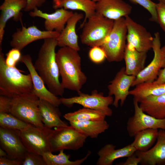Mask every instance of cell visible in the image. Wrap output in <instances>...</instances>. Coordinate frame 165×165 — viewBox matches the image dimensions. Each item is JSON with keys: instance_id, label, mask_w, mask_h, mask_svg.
Masks as SVG:
<instances>
[{"instance_id": "obj_1", "label": "cell", "mask_w": 165, "mask_h": 165, "mask_svg": "<svg viewBox=\"0 0 165 165\" xmlns=\"http://www.w3.org/2000/svg\"><path fill=\"white\" fill-rule=\"evenodd\" d=\"M56 38L45 39L34 66L48 89L56 96L62 97L64 90L59 79V69L56 60Z\"/></svg>"}, {"instance_id": "obj_2", "label": "cell", "mask_w": 165, "mask_h": 165, "mask_svg": "<svg viewBox=\"0 0 165 165\" xmlns=\"http://www.w3.org/2000/svg\"><path fill=\"white\" fill-rule=\"evenodd\" d=\"M56 57L63 88L77 93L81 91L87 77L82 71L78 51L68 46L61 47Z\"/></svg>"}, {"instance_id": "obj_3", "label": "cell", "mask_w": 165, "mask_h": 165, "mask_svg": "<svg viewBox=\"0 0 165 165\" xmlns=\"http://www.w3.org/2000/svg\"><path fill=\"white\" fill-rule=\"evenodd\" d=\"M33 84L29 73L24 74L16 66L9 67L0 50V95L11 98L32 93Z\"/></svg>"}, {"instance_id": "obj_4", "label": "cell", "mask_w": 165, "mask_h": 165, "mask_svg": "<svg viewBox=\"0 0 165 165\" xmlns=\"http://www.w3.org/2000/svg\"><path fill=\"white\" fill-rule=\"evenodd\" d=\"M39 101L33 93L15 97L12 98L9 113L28 124L43 127Z\"/></svg>"}, {"instance_id": "obj_5", "label": "cell", "mask_w": 165, "mask_h": 165, "mask_svg": "<svg viewBox=\"0 0 165 165\" xmlns=\"http://www.w3.org/2000/svg\"><path fill=\"white\" fill-rule=\"evenodd\" d=\"M114 22L96 12L82 27L80 36L82 43L91 47L101 46L108 38Z\"/></svg>"}, {"instance_id": "obj_6", "label": "cell", "mask_w": 165, "mask_h": 165, "mask_svg": "<svg viewBox=\"0 0 165 165\" xmlns=\"http://www.w3.org/2000/svg\"><path fill=\"white\" fill-rule=\"evenodd\" d=\"M127 28L125 17L114 21L112 30L105 42L100 46L109 62H120L124 58L127 44Z\"/></svg>"}, {"instance_id": "obj_7", "label": "cell", "mask_w": 165, "mask_h": 165, "mask_svg": "<svg viewBox=\"0 0 165 165\" xmlns=\"http://www.w3.org/2000/svg\"><path fill=\"white\" fill-rule=\"evenodd\" d=\"M53 130L30 124L19 130L20 139L27 151L42 155L51 152L50 138Z\"/></svg>"}, {"instance_id": "obj_8", "label": "cell", "mask_w": 165, "mask_h": 165, "mask_svg": "<svg viewBox=\"0 0 165 165\" xmlns=\"http://www.w3.org/2000/svg\"><path fill=\"white\" fill-rule=\"evenodd\" d=\"M87 138L71 125L56 127L50 138L51 152L78 150L83 146Z\"/></svg>"}, {"instance_id": "obj_9", "label": "cell", "mask_w": 165, "mask_h": 165, "mask_svg": "<svg viewBox=\"0 0 165 165\" xmlns=\"http://www.w3.org/2000/svg\"><path fill=\"white\" fill-rule=\"evenodd\" d=\"M78 95L69 98L61 97L60 100L61 104L71 108L74 104H77L83 107L96 110L104 113L107 116H111L112 110L109 106L112 104L114 99L112 96H105L102 93L97 90L92 91L90 94L80 91Z\"/></svg>"}, {"instance_id": "obj_10", "label": "cell", "mask_w": 165, "mask_h": 165, "mask_svg": "<svg viewBox=\"0 0 165 165\" xmlns=\"http://www.w3.org/2000/svg\"><path fill=\"white\" fill-rule=\"evenodd\" d=\"M138 103L134 99V113L127 123V130L130 137H134L138 132L147 129L165 130V118L157 119L146 114L140 108Z\"/></svg>"}, {"instance_id": "obj_11", "label": "cell", "mask_w": 165, "mask_h": 165, "mask_svg": "<svg viewBox=\"0 0 165 165\" xmlns=\"http://www.w3.org/2000/svg\"><path fill=\"white\" fill-rule=\"evenodd\" d=\"M161 48L160 33L156 32L154 34L152 47L154 53L153 59L136 76L132 86L145 82H153L156 80L159 71L165 66V57Z\"/></svg>"}, {"instance_id": "obj_12", "label": "cell", "mask_w": 165, "mask_h": 165, "mask_svg": "<svg viewBox=\"0 0 165 165\" xmlns=\"http://www.w3.org/2000/svg\"><path fill=\"white\" fill-rule=\"evenodd\" d=\"M125 18L127 43L139 52L147 53L152 49L153 37L144 26L134 21L129 16Z\"/></svg>"}, {"instance_id": "obj_13", "label": "cell", "mask_w": 165, "mask_h": 165, "mask_svg": "<svg viewBox=\"0 0 165 165\" xmlns=\"http://www.w3.org/2000/svg\"><path fill=\"white\" fill-rule=\"evenodd\" d=\"M21 25V28L17 29L12 35L10 42L11 47L20 51L32 42L48 38H57L60 34L56 31H42L34 25L26 28L23 24Z\"/></svg>"}, {"instance_id": "obj_14", "label": "cell", "mask_w": 165, "mask_h": 165, "mask_svg": "<svg viewBox=\"0 0 165 165\" xmlns=\"http://www.w3.org/2000/svg\"><path fill=\"white\" fill-rule=\"evenodd\" d=\"M19 130L0 127V144L8 158L22 162L27 151L20 139Z\"/></svg>"}, {"instance_id": "obj_15", "label": "cell", "mask_w": 165, "mask_h": 165, "mask_svg": "<svg viewBox=\"0 0 165 165\" xmlns=\"http://www.w3.org/2000/svg\"><path fill=\"white\" fill-rule=\"evenodd\" d=\"M136 77L127 74L125 67L122 68L117 72L114 79L108 86V95L114 96L112 105L116 108L120 101L122 106L128 96L129 95V89Z\"/></svg>"}, {"instance_id": "obj_16", "label": "cell", "mask_w": 165, "mask_h": 165, "mask_svg": "<svg viewBox=\"0 0 165 165\" xmlns=\"http://www.w3.org/2000/svg\"><path fill=\"white\" fill-rule=\"evenodd\" d=\"M20 61L24 64L31 76L33 93L39 99L47 101L58 107L61 104L60 99L46 88L44 82L34 68L31 56L22 55Z\"/></svg>"}, {"instance_id": "obj_17", "label": "cell", "mask_w": 165, "mask_h": 165, "mask_svg": "<svg viewBox=\"0 0 165 165\" xmlns=\"http://www.w3.org/2000/svg\"><path fill=\"white\" fill-rule=\"evenodd\" d=\"M73 14L72 11L63 8L57 9L54 12L50 14L43 13L38 8L29 13L31 17H38L45 20L44 25L46 30L56 31L60 33L65 28L69 19Z\"/></svg>"}, {"instance_id": "obj_18", "label": "cell", "mask_w": 165, "mask_h": 165, "mask_svg": "<svg viewBox=\"0 0 165 165\" xmlns=\"http://www.w3.org/2000/svg\"><path fill=\"white\" fill-rule=\"evenodd\" d=\"M132 8L123 0H100L96 3V13L114 21L129 16Z\"/></svg>"}, {"instance_id": "obj_19", "label": "cell", "mask_w": 165, "mask_h": 165, "mask_svg": "<svg viewBox=\"0 0 165 165\" xmlns=\"http://www.w3.org/2000/svg\"><path fill=\"white\" fill-rule=\"evenodd\" d=\"M156 142L145 152L136 151L135 154L143 165H165V130L159 129Z\"/></svg>"}, {"instance_id": "obj_20", "label": "cell", "mask_w": 165, "mask_h": 165, "mask_svg": "<svg viewBox=\"0 0 165 165\" xmlns=\"http://www.w3.org/2000/svg\"><path fill=\"white\" fill-rule=\"evenodd\" d=\"M0 6V45L2 46L4 29L8 21L12 18L15 21L22 22V9L26 6V0H4Z\"/></svg>"}, {"instance_id": "obj_21", "label": "cell", "mask_w": 165, "mask_h": 165, "mask_svg": "<svg viewBox=\"0 0 165 165\" xmlns=\"http://www.w3.org/2000/svg\"><path fill=\"white\" fill-rule=\"evenodd\" d=\"M83 17L82 13H74L68 20L64 29L56 38L58 46L60 47L68 46L78 51L80 50L76 27L78 22Z\"/></svg>"}, {"instance_id": "obj_22", "label": "cell", "mask_w": 165, "mask_h": 165, "mask_svg": "<svg viewBox=\"0 0 165 165\" xmlns=\"http://www.w3.org/2000/svg\"><path fill=\"white\" fill-rule=\"evenodd\" d=\"M112 144H106L97 153L99 158L97 165H112L114 161L118 159L128 157L136 151L131 145L129 144L122 148L116 149Z\"/></svg>"}, {"instance_id": "obj_23", "label": "cell", "mask_w": 165, "mask_h": 165, "mask_svg": "<svg viewBox=\"0 0 165 165\" xmlns=\"http://www.w3.org/2000/svg\"><path fill=\"white\" fill-rule=\"evenodd\" d=\"M147 53L139 52L130 44L127 43L124 55L126 73L136 76L145 67Z\"/></svg>"}, {"instance_id": "obj_24", "label": "cell", "mask_w": 165, "mask_h": 165, "mask_svg": "<svg viewBox=\"0 0 165 165\" xmlns=\"http://www.w3.org/2000/svg\"><path fill=\"white\" fill-rule=\"evenodd\" d=\"M53 7L55 9L63 8L83 12L85 17L80 25L81 28L87 19L96 13V2L92 0H53Z\"/></svg>"}, {"instance_id": "obj_25", "label": "cell", "mask_w": 165, "mask_h": 165, "mask_svg": "<svg viewBox=\"0 0 165 165\" xmlns=\"http://www.w3.org/2000/svg\"><path fill=\"white\" fill-rule=\"evenodd\" d=\"M39 106L42 121L46 127L52 129L68 126L66 123L61 119V114L58 107L41 99H39Z\"/></svg>"}, {"instance_id": "obj_26", "label": "cell", "mask_w": 165, "mask_h": 165, "mask_svg": "<svg viewBox=\"0 0 165 165\" xmlns=\"http://www.w3.org/2000/svg\"><path fill=\"white\" fill-rule=\"evenodd\" d=\"M138 103L140 108L146 114L157 119L165 118V94L149 96Z\"/></svg>"}, {"instance_id": "obj_27", "label": "cell", "mask_w": 165, "mask_h": 165, "mask_svg": "<svg viewBox=\"0 0 165 165\" xmlns=\"http://www.w3.org/2000/svg\"><path fill=\"white\" fill-rule=\"evenodd\" d=\"M70 125L83 134L87 137L96 138L105 132L109 127L105 119L83 121H71Z\"/></svg>"}, {"instance_id": "obj_28", "label": "cell", "mask_w": 165, "mask_h": 165, "mask_svg": "<svg viewBox=\"0 0 165 165\" xmlns=\"http://www.w3.org/2000/svg\"><path fill=\"white\" fill-rule=\"evenodd\" d=\"M129 91V95L133 96L138 102L146 97L157 96L165 94V83L158 84L153 82H145L135 86Z\"/></svg>"}, {"instance_id": "obj_29", "label": "cell", "mask_w": 165, "mask_h": 165, "mask_svg": "<svg viewBox=\"0 0 165 165\" xmlns=\"http://www.w3.org/2000/svg\"><path fill=\"white\" fill-rule=\"evenodd\" d=\"M159 129H147L138 132L131 145L136 151L145 152L150 149L157 140Z\"/></svg>"}, {"instance_id": "obj_30", "label": "cell", "mask_w": 165, "mask_h": 165, "mask_svg": "<svg viewBox=\"0 0 165 165\" xmlns=\"http://www.w3.org/2000/svg\"><path fill=\"white\" fill-rule=\"evenodd\" d=\"M106 115L96 110L83 107L73 112L65 114L64 118L69 122L100 120L105 119Z\"/></svg>"}, {"instance_id": "obj_31", "label": "cell", "mask_w": 165, "mask_h": 165, "mask_svg": "<svg viewBox=\"0 0 165 165\" xmlns=\"http://www.w3.org/2000/svg\"><path fill=\"white\" fill-rule=\"evenodd\" d=\"M64 150L60 151L58 155H54L51 152L44 153L42 156L46 165H80L91 154V152L89 151L83 158L72 161L69 160L70 155L64 153Z\"/></svg>"}, {"instance_id": "obj_32", "label": "cell", "mask_w": 165, "mask_h": 165, "mask_svg": "<svg viewBox=\"0 0 165 165\" xmlns=\"http://www.w3.org/2000/svg\"><path fill=\"white\" fill-rule=\"evenodd\" d=\"M28 125L10 113H0V127L20 130L24 129Z\"/></svg>"}, {"instance_id": "obj_33", "label": "cell", "mask_w": 165, "mask_h": 165, "mask_svg": "<svg viewBox=\"0 0 165 165\" xmlns=\"http://www.w3.org/2000/svg\"><path fill=\"white\" fill-rule=\"evenodd\" d=\"M131 2L138 4L147 10L150 14L151 20L158 23L156 4L151 0H129Z\"/></svg>"}, {"instance_id": "obj_34", "label": "cell", "mask_w": 165, "mask_h": 165, "mask_svg": "<svg viewBox=\"0 0 165 165\" xmlns=\"http://www.w3.org/2000/svg\"><path fill=\"white\" fill-rule=\"evenodd\" d=\"M89 57L90 60L95 64L101 63L106 59L105 51L98 46L91 47L89 51Z\"/></svg>"}, {"instance_id": "obj_35", "label": "cell", "mask_w": 165, "mask_h": 165, "mask_svg": "<svg viewBox=\"0 0 165 165\" xmlns=\"http://www.w3.org/2000/svg\"><path fill=\"white\" fill-rule=\"evenodd\" d=\"M22 165H46L42 155L27 151Z\"/></svg>"}, {"instance_id": "obj_36", "label": "cell", "mask_w": 165, "mask_h": 165, "mask_svg": "<svg viewBox=\"0 0 165 165\" xmlns=\"http://www.w3.org/2000/svg\"><path fill=\"white\" fill-rule=\"evenodd\" d=\"M21 51L18 49L13 48L6 54L5 58L6 64L9 67H15L17 63L20 61L22 55Z\"/></svg>"}, {"instance_id": "obj_37", "label": "cell", "mask_w": 165, "mask_h": 165, "mask_svg": "<svg viewBox=\"0 0 165 165\" xmlns=\"http://www.w3.org/2000/svg\"><path fill=\"white\" fill-rule=\"evenodd\" d=\"M156 8L158 23L165 33V4L159 2L156 3Z\"/></svg>"}, {"instance_id": "obj_38", "label": "cell", "mask_w": 165, "mask_h": 165, "mask_svg": "<svg viewBox=\"0 0 165 165\" xmlns=\"http://www.w3.org/2000/svg\"><path fill=\"white\" fill-rule=\"evenodd\" d=\"M46 0H26L27 4L24 10L25 12H30L36 8L42 6Z\"/></svg>"}, {"instance_id": "obj_39", "label": "cell", "mask_w": 165, "mask_h": 165, "mask_svg": "<svg viewBox=\"0 0 165 165\" xmlns=\"http://www.w3.org/2000/svg\"><path fill=\"white\" fill-rule=\"evenodd\" d=\"M12 98L0 95V113H9V109Z\"/></svg>"}, {"instance_id": "obj_40", "label": "cell", "mask_w": 165, "mask_h": 165, "mask_svg": "<svg viewBox=\"0 0 165 165\" xmlns=\"http://www.w3.org/2000/svg\"><path fill=\"white\" fill-rule=\"evenodd\" d=\"M127 158L124 162H120L117 165H138L140 163V159L137 156L135 153Z\"/></svg>"}, {"instance_id": "obj_41", "label": "cell", "mask_w": 165, "mask_h": 165, "mask_svg": "<svg viewBox=\"0 0 165 165\" xmlns=\"http://www.w3.org/2000/svg\"><path fill=\"white\" fill-rule=\"evenodd\" d=\"M0 165H21L22 162L20 160L12 159L7 157H0Z\"/></svg>"}, {"instance_id": "obj_42", "label": "cell", "mask_w": 165, "mask_h": 165, "mask_svg": "<svg viewBox=\"0 0 165 165\" xmlns=\"http://www.w3.org/2000/svg\"><path fill=\"white\" fill-rule=\"evenodd\" d=\"M159 71L157 78L154 81L158 84L165 83V66Z\"/></svg>"}, {"instance_id": "obj_43", "label": "cell", "mask_w": 165, "mask_h": 165, "mask_svg": "<svg viewBox=\"0 0 165 165\" xmlns=\"http://www.w3.org/2000/svg\"><path fill=\"white\" fill-rule=\"evenodd\" d=\"M7 154L2 148H0V157H7Z\"/></svg>"}, {"instance_id": "obj_44", "label": "cell", "mask_w": 165, "mask_h": 165, "mask_svg": "<svg viewBox=\"0 0 165 165\" xmlns=\"http://www.w3.org/2000/svg\"><path fill=\"white\" fill-rule=\"evenodd\" d=\"M161 50L164 56L165 57V45L161 48Z\"/></svg>"}, {"instance_id": "obj_45", "label": "cell", "mask_w": 165, "mask_h": 165, "mask_svg": "<svg viewBox=\"0 0 165 165\" xmlns=\"http://www.w3.org/2000/svg\"><path fill=\"white\" fill-rule=\"evenodd\" d=\"M159 2H161L165 4V0H158Z\"/></svg>"}, {"instance_id": "obj_46", "label": "cell", "mask_w": 165, "mask_h": 165, "mask_svg": "<svg viewBox=\"0 0 165 165\" xmlns=\"http://www.w3.org/2000/svg\"><path fill=\"white\" fill-rule=\"evenodd\" d=\"M92 0L95 2H96L100 0Z\"/></svg>"}]
</instances>
